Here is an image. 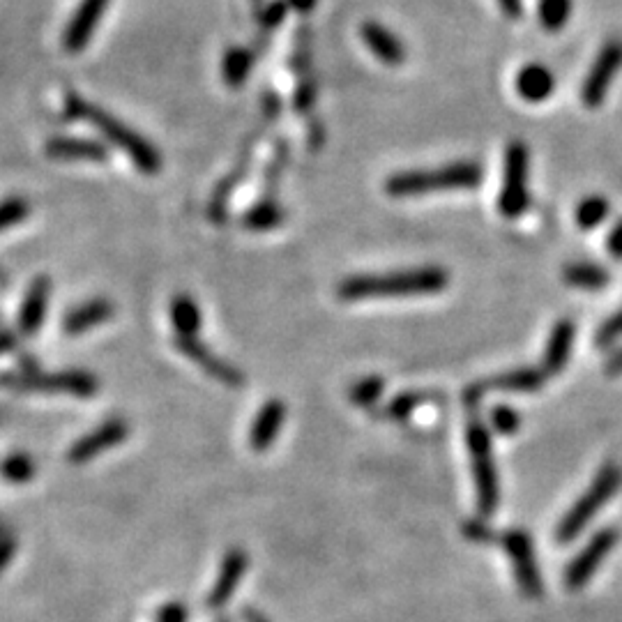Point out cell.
Segmentation results:
<instances>
[{
    "instance_id": "cell-1",
    "label": "cell",
    "mask_w": 622,
    "mask_h": 622,
    "mask_svg": "<svg viewBox=\"0 0 622 622\" xmlns=\"http://www.w3.org/2000/svg\"><path fill=\"white\" fill-rule=\"evenodd\" d=\"M63 116L67 120H83V123L93 125L111 146H116L123 150V153L130 155L139 171L148 173V176H155V173L162 171L164 166L162 155H159V150L153 143L143 139V136L139 132H134L132 127L120 123V120L116 116H111L109 111L83 100V97L74 93V90H67L65 93Z\"/></svg>"
},
{
    "instance_id": "cell-2",
    "label": "cell",
    "mask_w": 622,
    "mask_h": 622,
    "mask_svg": "<svg viewBox=\"0 0 622 622\" xmlns=\"http://www.w3.org/2000/svg\"><path fill=\"white\" fill-rule=\"evenodd\" d=\"M450 284L447 270L436 265L424 268L385 272V275H355L339 284L341 300H371V298H406V295H434Z\"/></svg>"
},
{
    "instance_id": "cell-3",
    "label": "cell",
    "mask_w": 622,
    "mask_h": 622,
    "mask_svg": "<svg viewBox=\"0 0 622 622\" xmlns=\"http://www.w3.org/2000/svg\"><path fill=\"white\" fill-rule=\"evenodd\" d=\"M484 169L480 162H452L438 169L404 171L394 173L385 180V192L392 199H411V196H427L445 189H473L482 182Z\"/></svg>"
},
{
    "instance_id": "cell-4",
    "label": "cell",
    "mask_w": 622,
    "mask_h": 622,
    "mask_svg": "<svg viewBox=\"0 0 622 622\" xmlns=\"http://www.w3.org/2000/svg\"><path fill=\"white\" fill-rule=\"evenodd\" d=\"M466 445L470 454V464H473V480L477 489V512L482 517H491L496 514L500 503V484H498V470L496 461H493V445L491 434L484 427L480 417L470 415L466 427Z\"/></svg>"
},
{
    "instance_id": "cell-5",
    "label": "cell",
    "mask_w": 622,
    "mask_h": 622,
    "mask_svg": "<svg viewBox=\"0 0 622 622\" xmlns=\"http://www.w3.org/2000/svg\"><path fill=\"white\" fill-rule=\"evenodd\" d=\"M620 480H622V475H620L618 466L606 464L599 468L593 484H590L586 493L576 500L572 510L565 514L563 521H560V526L556 530V540L560 544L572 542L574 537L595 519V514L613 498V493H616L620 487Z\"/></svg>"
},
{
    "instance_id": "cell-6",
    "label": "cell",
    "mask_w": 622,
    "mask_h": 622,
    "mask_svg": "<svg viewBox=\"0 0 622 622\" xmlns=\"http://www.w3.org/2000/svg\"><path fill=\"white\" fill-rule=\"evenodd\" d=\"M528 148L526 143L512 141L505 150L503 187H500L498 208L507 219L521 217L530 206L528 194Z\"/></svg>"
},
{
    "instance_id": "cell-7",
    "label": "cell",
    "mask_w": 622,
    "mask_h": 622,
    "mask_svg": "<svg viewBox=\"0 0 622 622\" xmlns=\"http://www.w3.org/2000/svg\"><path fill=\"white\" fill-rule=\"evenodd\" d=\"M0 385L14 390H33V392H67L74 397L88 399L100 390V381L88 371H60V374H21V376H0Z\"/></svg>"
},
{
    "instance_id": "cell-8",
    "label": "cell",
    "mask_w": 622,
    "mask_h": 622,
    "mask_svg": "<svg viewBox=\"0 0 622 622\" xmlns=\"http://www.w3.org/2000/svg\"><path fill=\"white\" fill-rule=\"evenodd\" d=\"M622 70V40H609L599 49L588 77L581 86V102L586 109H599L609 95L613 79Z\"/></svg>"
},
{
    "instance_id": "cell-9",
    "label": "cell",
    "mask_w": 622,
    "mask_h": 622,
    "mask_svg": "<svg viewBox=\"0 0 622 622\" xmlns=\"http://www.w3.org/2000/svg\"><path fill=\"white\" fill-rule=\"evenodd\" d=\"M500 546H503L507 556H510L514 565V574H517L519 588L523 590V595L530 599H537L542 595V576L537 570L535 563V551H533V540L523 533V530H507L505 535L498 537Z\"/></svg>"
},
{
    "instance_id": "cell-10",
    "label": "cell",
    "mask_w": 622,
    "mask_h": 622,
    "mask_svg": "<svg viewBox=\"0 0 622 622\" xmlns=\"http://www.w3.org/2000/svg\"><path fill=\"white\" fill-rule=\"evenodd\" d=\"M618 542V530L616 528H604L583 546L579 556H576L570 567L565 570V586L570 590H579L593 579L597 567L602 565V560L609 556L613 546Z\"/></svg>"
},
{
    "instance_id": "cell-11",
    "label": "cell",
    "mask_w": 622,
    "mask_h": 622,
    "mask_svg": "<svg viewBox=\"0 0 622 622\" xmlns=\"http://www.w3.org/2000/svg\"><path fill=\"white\" fill-rule=\"evenodd\" d=\"M127 436H130V424H127L123 417H113V420H106L95 431H90V434L79 438V441L70 447V452H67V461L77 466L88 464V461L100 457L104 450L123 443Z\"/></svg>"
},
{
    "instance_id": "cell-12",
    "label": "cell",
    "mask_w": 622,
    "mask_h": 622,
    "mask_svg": "<svg viewBox=\"0 0 622 622\" xmlns=\"http://www.w3.org/2000/svg\"><path fill=\"white\" fill-rule=\"evenodd\" d=\"M176 346L180 353H185L194 364H199V367L206 371L210 378H215L217 383L226 385V388H242V385H245L242 371L212 353L199 337H176Z\"/></svg>"
},
{
    "instance_id": "cell-13",
    "label": "cell",
    "mask_w": 622,
    "mask_h": 622,
    "mask_svg": "<svg viewBox=\"0 0 622 622\" xmlns=\"http://www.w3.org/2000/svg\"><path fill=\"white\" fill-rule=\"evenodd\" d=\"M111 0H81L70 24H67L63 47L67 53H79L88 47L97 24H100Z\"/></svg>"
},
{
    "instance_id": "cell-14",
    "label": "cell",
    "mask_w": 622,
    "mask_h": 622,
    "mask_svg": "<svg viewBox=\"0 0 622 622\" xmlns=\"http://www.w3.org/2000/svg\"><path fill=\"white\" fill-rule=\"evenodd\" d=\"M249 558L242 549H231L222 560V570L217 574L215 586L208 595V609H222L229 602L235 590H238L242 576L247 572Z\"/></svg>"
},
{
    "instance_id": "cell-15",
    "label": "cell",
    "mask_w": 622,
    "mask_h": 622,
    "mask_svg": "<svg viewBox=\"0 0 622 622\" xmlns=\"http://www.w3.org/2000/svg\"><path fill=\"white\" fill-rule=\"evenodd\" d=\"M44 153L58 162H106V146L95 139H70V136H53L44 146Z\"/></svg>"
},
{
    "instance_id": "cell-16",
    "label": "cell",
    "mask_w": 622,
    "mask_h": 622,
    "mask_svg": "<svg viewBox=\"0 0 622 622\" xmlns=\"http://www.w3.org/2000/svg\"><path fill=\"white\" fill-rule=\"evenodd\" d=\"M284 420H286V404L282 399H270L252 422V429H249V447H252L254 452H265L268 447L275 445Z\"/></svg>"
},
{
    "instance_id": "cell-17",
    "label": "cell",
    "mask_w": 622,
    "mask_h": 622,
    "mask_svg": "<svg viewBox=\"0 0 622 622\" xmlns=\"http://www.w3.org/2000/svg\"><path fill=\"white\" fill-rule=\"evenodd\" d=\"M360 35H362V40L367 42L369 51L374 53L378 60H383V63H388L392 67L406 63V56H408L406 44L401 42L392 30L376 24V21H367V24H362Z\"/></svg>"
},
{
    "instance_id": "cell-18",
    "label": "cell",
    "mask_w": 622,
    "mask_h": 622,
    "mask_svg": "<svg viewBox=\"0 0 622 622\" xmlns=\"http://www.w3.org/2000/svg\"><path fill=\"white\" fill-rule=\"evenodd\" d=\"M49 295H51V279L44 275L33 279V284H30L26 298H24V305H21V311H19L21 335L30 337L42 328L44 314H47Z\"/></svg>"
},
{
    "instance_id": "cell-19",
    "label": "cell",
    "mask_w": 622,
    "mask_h": 622,
    "mask_svg": "<svg viewBox=\"0 0 622 622\" xmlns=\"http://www.w3.org/2000/svg\"><path fill=\"white\" fill-rule=\"evenodd\" d=\"M574 335H576V328L572 321H558L556 325H553L549 341H546V348H544V360H542L544 376H556L565 369V364L572 355Z\"/></svg>"
},
{
    "instance_id": "cell-20",
    "label": "cell",
    "mask_w": 622,
    "mask_h": 622,
    "mask_svg": "<svg viewBox=\"0 0 622 622\" xmlns=\"http://www.w3.org/2000/svg\"><path fill=\"white\" fill-rule=\"evenodd\" d=\"M116 314V307H113L111 300H90L83 302V305L74 307L70 314H65L63 318V332L65 335H83V332L97 328L109 321V318Z\"/></svg>"
},
{
    "instance_id": "cell-21",
    "label": "cell",
    "mask_w": 622,
    "mask_h": 622,
    "mask_svg": "<svg viewBox=\"0 0 622 622\" xmlns=\"http://www.w3.org/2000/svg\"><path fill=\"white\" fill-rule=\"evenodd\" d=\"M556 90V77L542 63H530L517 74V93L530 104L549 100Z\"/></svg>"
},
{
    "instance_id": "cell-22",
    "label": "cell",
    "mask_w": 622,
    "mask_h": 622,
    "mask_svg": "<svg viewBox=\"0 0 622 622\" xmlns=\"http://www.w3.org/2000/svg\"><path fill=\"white\" fill-rule=\"evenodd\" d=\"M563 279L570 286L581 288V291H602V288L611 282V275L602 268V265L590 261H576L565 265Z\"/></svg>"
},
{
    "instance_id": "cell-23",
    "label": "cell",
    "mask_w": 622,
    "mask_h": 622,
    "mask_svg": "<svg viewBox=\"0 0 622 622\" xmlns=\"http://www.w3.org/2000/svg\"><path fill=\"white\" fill-rule=\"evenodd\" d=\"M544 381H546V376H544L542 369L521 367V369L505 371V374L491 378L489 383H484V388H498V390H512V392H535V390L542 388Z\"/></svg>"
},
{
    "instance_id": "cell-24",
    "label": "cell",
    "mask_w": 622,
    "mask_h": 622,
    "mask_svg": "<svg viewBox=\"0 0 622 622\" xmlns=\"http://www.w3.org/2000/svg\"><path fill=\"white\" fill-rule=\"evenodd\" d=\"M171 323L176 337H196L201 330V309L189 295L180 293L171 302Z\"/></svg>"
},
{
    "instance_id": "cell-25",
    "label": "cell",
    "mask_w": 622,
    "mask_h": 622,
    "mask_svg": "<svg viewBox=\"0 0 622 622\" xmlns=\"http://www.w3.org/2000/svg\"><path fill=\"white\" fill-rule=\"evenodd\" d=\"M259 58V53L254 51V47H233L224 56V79L231 88H240L245 83L247 74L252 72V67Z\"/></svg>"
},
{
    "instance_id": "cell-26",
    "label": "cell",
    "mask_w": 622,
    "mask_h": 622,
    "mask_svg": "<svg viewBox=\"0 0 622 622\" xmlns=\"http://www.w3.org/2000/svg\"><path fill=\"white\" fill-rule=\"evenodd\" d=\"M284 222V210L279 208L277 201H268L263 199L261 203H256V206L245 212V217H242V226L249 231H272L277 229V226H282Z\"/></svg>"
},
{
    "instance_id": "cell-27",
    "label": "cell",
    "mask_w": 622,
    "mask_h": 622,
    "mask_svg": "<svg viewBox=\"0 0 622 622\" xmlns=\"http://www.w3.org/2000/svg\"><path fill=\"white\" fill-rule=\"evenodd\" d=\"M574 0H540L537 3V17L546 33H560L572 19Z\"/></svg>"
},
{
    "instance_id": "cell-28",
    "label": "cell",
    "mask_w": 622,
    "mask_h": 622,
    "mask_svg": "<svg viewBox=\"0 0 622 622\" xmlns=\"http://www.w3.org/2000/svg\"><path fill=\"white\" fill-rule=\"evenodd\" d=\"M609 210L611 206L604 196L597 194L588 196V199H583L579 203V208H576V224H579L583 231L595 229V226H599L606 217H609Z\"/></svg>"
},
{
    "instance_id": "cell-29",
    "label": "cell",
    "mask_w": 622,
    "mask_h": 622,
    "mask_svg": "<svg viewBox=\"0 0 622 622\" xmlns=\"http://www.w3.org/2000/svg\"><path fill=\"white\" fill-rule=\"evenodd\" d=\"M385 392V381L381 376H367V378H360L358 383L351 385V390H348V399L353 401L355 406L360 408H371L376 404V401H381Z\"/></svg>"
},
{
    "instance_id": "cell-30",
    "label": "cell",
    "mask_w": 622,
    "mask_h": 622,
    "mask_svg": "<svg viewBox=\"0 0 622 622\" xmlns=\"http://www.w3.org/2000/svg\"><path fill=\"white\" fill-rule=\"evenodd\" d=\"M288 162V143L282 139L277 141L275 153H272V159L268 164V171H265V185H263V199L275 201V192L279 185V178H282L284 166Z\"/></svg>"
},
{
    "instance_id": "cell-31",
    "label": "cell",
    "mask_w": 622,
    "mask_h": 622,
    "mask_svg": "<svg viewBox=\"0 0 622 622\" xmlns=\"http://www.w3.org/2000/svg\"><path fill=\"white\" fill-rule=\"evenodd\" d=\"M429 397L427 394H420V392H404V394H397L388 406H385L383 415L388 417V420H394V422H401V420H408V417L413 415V411L417 406H422L424 401H427Z\"/></svg>"
},
{
    "instance_id": "cell-32",
    "label": "cell",
    "mask_w": 622,
    "mask_h": 622,
    "mask_svg": "<svg viewBox=\"0 0 622 622\" xmlns=\"http://www.w3.org/2000/svg\"><path fill=\"white\" fill-rule=\"evenodd\" d=\"M0 473H3L7 482H14V484L28 482L30 477H35V461L30 459L28 454H12V457H7L3 461Z\"/></svg>"
},
{
    "instance_id": "cell-33",
    "label": "cell",
    "mask_w": 622,
    "mask_h": 622,
    "mask_svg": "<svg viewBox=\"0 0 622 622\" xmlns=\"http://www.w3.org/2000/svg\"><path fill=\"white\" fill-rule=\"evenodd\" d=\"M30 206L24 196H10L0 203V231L10 229L14 224H21L28 217Z\"/></svg>"
},
{
    "instance_id": "cell-34",
    "label": "cell",
    "mask_w": 622,
    "mask_h": 622,
    "mask_svg": "<svg viewBox=\"0 0 622 622\" xmlns=\"http://www.w3.org/2000/svg\"><path fill=\"white\" fill-rule=\"evenodd\" d=\"M491 427L496 429L498 434L512 436V434H517L521 427V417L510 406H496L491 411Z\"/></svg>"
},
{
    "instance_id": "cell-35",
    "label": "cell",
    "mask_w": 622,
    "mask_h": 622,
    "mask_svg": "<svg viewBox=\"0 0 622 622\" xmlns=\"http://www.w3.org/2000/svg\"><path fill=\"white\" fill-rule=\"evenodd\" d=\"M618 337H622V309L618 311L616 316H611L609 321H606L602 328L597 330L595 335V346L602 348V346H611L613 341H616Z\"/></svg>"
},
{
    "instance_id": "cell-36",
    "label": "cell",
    "mask_w": 622,
    "mask_h": 622,
    "mask_svg": "<svg viewBox=\"0 0 622 622\" xmlns=\"http://www.w3.org/2000/svg\"><path fill=\"white\" fill-rule=\"evenodd\" d=\"M187 618H189L187 606L180 602H169L157 611V622H187Z\"/></svg>"
},
{
    "instance_id": "cell-37",
    "label": "cell",
    "mask_w": 622,
    "mask_h": 622,
    "mask_svg": "<svg viewBox=\"0 0 622 622\" xmlns=\"http://www.w3.org/2000/svg\"><path fill=\"white\" fill-rule=\"evenodd\" d=\"M464 533H466V537L468 540H475V542H491L493 540V533L491 530L484 526V523H480V521H468L466 526H464Z\"/></svg>"
},
{
    "instance_id": "cell-38",
    "label": "cell",
    "mask_w": 622,
    "mask_h": 622,
    "mask_svg": "<svg viewBox=\"0 0 622 622\" xmlns=\"http://www.w3.org/2000/svg\"><path fill=\"white\" fill-rule=\"evenodd\" d=\"M606 245H609V254L613 259L622 261V219L613 226L609 238H606Z\"/></svg>"
},
{
    "instance_id": "cell-39",
    "label": "cell",
    "mask_w": 622,
    "mask_h": 622,
    "mask_svg": "<svg viewBox=\"0 0 622 622\" xmlns=\"http://www.w3.org/2000/svg\"><path fill=\"white\" fill-rule=\"evenodd\" d=\"M498 5L507 19L519 21L523 17V0H498Z\"/></svg>"
},
{
    "instance_id": "cell-40",
    "label": "cell",
    "mask_w": 622,
    "mask_h": 622,
    "mask_svg": "<svg viewBox=\"0 0 622 622\" xmlns=\"http://www.w3.org/2000/svg\"><path fill=\"white\" fill-rule=\"evenodd\" d=\"M606 374L609 376L622 374V348H618V351L611 355V360L606 362Z\"/></svg>"
},
{
    "instance_id": "cell-41",
    "label": "cell",
    "mask_w": 622,
    "mask_h": 622,
    "mask_svg": "<svg viewBox=\"0 0 622 622\" xmlns=\"http://www.w3.org/2000/svg\"><path fill=\"white\" fill-rule=\"evenodd\" d=\"M14 344H17V341H14V335H10V332H5V330H0V353L12 351Z\"/></svg>"
},
{
    "instance_id": "cell-42",
    "label": "cell",
    "mask_w": 622,
    "mask_h": 622,
    "mask_svg": "<svg viewBox=\"0 0 622 622\" xmlns=\"http://www.w3.org/2000/svg\"><path fill=\"white\" fill-rule=\"evenodd\" d=\"M316 0H286L288 7H293V10H300V12H307L314 7Z\"/></svg>"
},
{
    "instance_id": "cell-43",
    "label": "cell",
    "mask_w": 622,
    "mask_h": 622,
    "mask_svg": "<svg viewBox=\"0 0 622 622\" xmlns=\"http://www.w3.org/2000/svg\"><path fill=\"white\" fill-rule=\"evenodd\" d=\"M242 618H245V622H270L261 611H256V609H245L242 611Z\"/></svg>"
},
{
    "instance_id": "cell-44",
    "label": "cell",
    "mask_w": 622,
    "mask_h": 622,
    "mask_svg": "<svg viewBox=\"0 0 622 622\" xmlns=\"http://www.w3.org/2000/svg\"><path fill=\"white\" fill-rule=\"evenodd\" d=\"M219 622H231V620H226V618H224V620H219Z\"/></svg>"
}]
</instances>
